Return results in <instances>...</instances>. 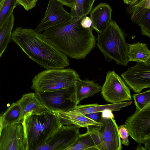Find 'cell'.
Wrapping results in <instances>:
<instances>
[{"label": "cell", "instance_id": "cell-1", "mask_svg": "<svg viewBox=\"0 0 150 150\" xmlns=\"http://www.w3.org/2000/svg\"><path fill=\"white\" fill-rule=\"evenodd\" d=\"M81 20L52 27L42 34L67 56L84 59L95 47L96 40L91 28H84L81 26Z\"/></svg>", "mask_w": 150, "mask_h": 150}, {"label": "cell", "instance_id": "cell-2", "mask_svg": "<svg viewBox=\"0 0 150 150\" xmlns=\"http://www.w3.org/2000/svg\"><path fill=\"white\" fill-rule=\"evenodd\" d=\"M11 39L29 58L46 69L69 65L67 57L35 29L17 27L12 32Z\"/></svg>", "mask_w": 150, "mask_h": 150}, {"label": "cell", "instance_id": "cell-3", "mask_svg": "<svg viewBox=\"0 0 150 150\" xmlns=\"http://www.w3.org/2000/svg\"><path fill=\"white\" fill-rule=\"evenodd\" d=\"M21 124L26 150H35L62 125L56 115L47 109L38 114L27 113Z\"/></svg>", "mask_w": 150, "mask_h": 150}, {"label": "cell", "instance_id": "cell-4", "mask_svg": "<svg viewBox=\"0 0 150 150\" xmlns=\"http://www.w3.org/2000/svg\"><path fill=\"white\" fill-rule=\"evenodd\" d=\"M127 35L112 19L103 31L98 34L96 44L106 61L114 60L118 64L127 65L129 44L125 41Z\"/></svg>", "mask_w": 150, "mask_h": 150}, {"label": "cell", "instance_id": "cell-5", "mask_svg": "<svg viewBox=\"0 0 150 150\" xmlns=\"http://www.w3.org/2000/svg\"><path fill=\"white\" fill-rule=\"evenodd\" d=\"M80 79L76 71L70 68L47 69L33 79L31 88L35 93L54 91L75 85Z\"/></svg>", "mask_w": 150, "mask_h": 150}, {"label": "cell", "instance_id": "cell-6", "mask_svg": "<svg viewBox=\"0 0 150 150\" xmlns=\"http://www.w3.org/2000/svg\"><path fill=\"white\" fill-rule=\"evenodd\" d=\"M74 85L59 89L35 93L46 109L52 112L69 111L76 108L78 103Z\"/></svg>", "mask_w": 150, "mask_h": 150}, {"label": "cell", "instance_id": "cell-7", "mask_svg": "<svg viewBox=\"0 0 150 150\" xmlns=\"http://www.w3.org/2000/svg\"><path fill=\"white\" fill-rule=\"evenodd\" d=\"M129 135L136 142L144 144L150 139V102L127 118L125 124Z\"/></svg>", "mask_w": 150, "mask_h": 150}, {"label": "cell", "instance_id": "cell-8", "mask_svg": "<svg viewBox=\"0 0 150 150\" xmlns=\"http://www.w3.org/2000/svg\"><path fill=\"white\" fill-rule=\"evenodd\" d=\"M101 91L104 100L112 103L132 100L129 88L122 78L113 71L107 72Z\"/></svg>", "mask_w": 150, "mask_h": 150}, {"label": "cell", "instance_id": "cell-9", "mask_svg": "<svg viewBox=\"0 0 150 150\" xmlns=\"http://www.w3.org/2000/svg\"><path fill=\"white\" fill-rule=\"evenodd\" d=\"M121 76L126 85L136 93L150 87V59L137 62L134 66L122 73Z\"/></svg>", "mask_w": 150, "mask_h": 150}, {"label": "cell", "instance_id": "cell-10", "mask_svg": "<svg viewBox=\"0 0 150 150\" xmlns=\"http://www.w3.org/2000/svg\"><path fill=\"white\" fill-rule=\"evenodd\" d=\"M74 126L62 125L36 150H66L80 134Z\"/></svg>", "mask_w": 150, "mask_h": 150}, {"label": "cell", "instance_id": "cell-11", "mask_svg": "<svg viewBox=\"0 0 150 150\" xmlns=\"http://www.w3.org/2000/svg\"><path fill=\"white\" fill-rule=\"evenodd\" d=\"M114 118L101 116L102 125L96 127L100 150H121L122 148L118 126Z\"/></svg>", "mask_w": 150, "mask_h": 150}, {"label": "cell", "instance_id": "cell-12", "mask_svg": "<svg viewBox=\"0 0 150 150\" xmlns=\"http://www.w3.org/2000/svg\"><path fill=\"white\" fill-rule=\"evenodd\" d=\"M71 18L70 13L63 5L56 0H49L44 15L35 29L41 33L52 27L68 22Z\"/></svg>", "mask_w": 150, "mask_h": 150}, {"label": "cell", "instance_id": "cell-13", "mask_svg": "<svg viewBox=\"0 0 150 150\" xmlns=\"http://www.w3.org/2000/svg\"><path fill=\"white\" fill-rule=\"evenodd\" d=\"M0 150H26L21 124H14L3 127L0 138Z\"/></svg>", "mask_w": 150, "mask_h": 150}, {"label": "cell", "instance_id": "cell-14", "mask_svg": "<svg viewBox=\"0 0 150 150\" xmlns=\"http://www.w3.org/2000/svg\"><path fill=\"white\" fill-rule=\"evenodd\" d=\"M126 10L132 21L140 26L142 35L150 38V0H139Z\"/></svg>", "mask_w": 150, "mask_h": 150}, {"label": "cell", "instance_id": "cell-15", "mask_svg": "<svg viewBox=\"0 0 150 150\" xmlns=\"http://www.w3.org/2000/svg\"><path fill=\"white\" fill-rule=\"evenodd\" d=\"M112 10L109 4L101 3L92 9L90 18L92 22L91 28L98 34L101 33L112 20Z\"/></svg>", "mask_w": 150, "mask_h": 150}, {"label": "cell", "instance_id": "cell-16", "mask_svg": "<svg viewBox=\"0 0 150 150\" xmlns=\"http://www.w3.org/2000/svg\"><path fill=\"white\" fill-rule=\"evenodd\" d=\"M97 127L87 128L86 132L80 134L74 143L66 150H100Z\"/></svg>", "mask_w": 150, "mask_h": 150}, {"label": "cell", "instance_id": "cell-17", "mask_svg": "<svg viewBox=\"0 0 150 150\" xmlns=\"http://www.w3.org/2000/svg\"><path fill=\"white\" fill-rule=\"evenodd\" d=\"M54 112L58 117L62 125L74 126L81 127H99L102 123L96 122L84 115L69 111H55Z\"/></svg>", "mask_w": 150, "mask_h": 150}, {"label": "cell", "instance_id": "cell-18", "mask_svg": "<svg viewBox=\"0 0 150 150\" xmlns=\"http://www.w3.org/2000/svg\"><path fill=\"white\" fill-rule=\"evenodd\" d=\"M16 103L20 109V120L21 124L24 116L27 113L38 114L46 110L38 99L35 93L23 94Z\"/></svg>", "mask_w": 150, "mask_h": 150}, {"label": "cell", "instance_id": "cell-19", "mask_svg": "<svg viewBox=\"0 0 150 150\" xmlns=\"http://www.w3.org/2000/svg\"><path fill=\"white\" fill-rule=\"evenodd\" d=\"M132 101L122 102L117 103L100 105L97 103L77 105L75 109L69 112L79 114L85 115L96 112H102L109 110L112 111H120L122 108L130 105Z\"/></svg>", "mask_w": 150, "mask_h": 150}, {"label": "cell", "instance_id": "cell-20", "mask_svg": "<svg viewBox=\"0 0 150 150\" xmlns=\"http://www.w3.org/2000/svg\"><path fill=\"white\" fill-rule=\"evenodd\" d=\"M75 96L78 104L85 98L91 97L101 90L102 86L93 80L88 79H80L76 83Z\"/></svg>", "mask_w": 150, "mask_h": 150}, {"label": "cell", "instance_id": "cell-21", "mask_svg": "<svg viewBox=\"0 0 150 150\" xmlns=\"http://www.w3.org/2000/svg\"><path fill=\"white\" fill-rule=\"evenodd\" d=\"M128 61L145 62L150 59V51L146 44L138 42L129 44Z\"/></svg>", "mask_w": 150, "mask_h": 150}, {"label": "cell", "instance_id": "cell-22", "mask_svg": "<svg viewBox=\"0 0 150 150\" xmlns=\"http://www.w3.org/2000/svg\"><path fill=\"white\" fill-rule=\"evenodd\" d=\"M14 20L12 13L0 27V58L11 39Z\"/></svg>", "mask_w": 150, "mask_h": 150}, {"label": "cell", "instance_id": "cell-23", "mask_svg": "<svg viewBox=\"0 0 150 150\" xmlns=\"http://www.w3.org/2000/svg\"><path fill=\"white\" fill-rule=\"evenodd\" d=\"M96 0H76L75 7L71 8L70 13L71 21L82 19L91 12L93 4Z\"/></svg>", "mask_w": 150, "mask_h": 150}, {"label": "cell", "instance_id": "cell-24", "mask_svg": "<svg viewBox=\"0 0 150 150\" xmlns=\"http://www.w3.org/2000/svg\"><path fill=\"white\" fill-rule=\"evenodd\" d=\"M20 110L16 102L13 103L1 115L3 127L9 125L20 123Z\"/></svg>", "mask_w": 150, "mask_h": 150}, {"label": "cell", "instance_id": "cell-25", "mask_svg": "<svg viewBox=\"0 0 150 150\" xmlns=\"http://www.w3.org/2000/svg\"><path fill=\"white\" fill-rule=\"evenodd\" d=\"M18 3L16 0H5L0 10V27L13 13Z\"/></svg>", "mask_w": 150, "mask_h": 150}, {"label": "cell", "instance_id": "cell-26", "mask_svg": "<svg viewBox=\"0 0 150 150\" xmlns=\"http://www.w3.org/2000/svg\"><path fill=\"white\" fill-rule=\"evenodd\" d=\"M136 109L140 110L150 102V90L144 92L134 94L132 95Z\"/></svg>", "mask_w": 150, "mask_h": 150}, {"label": "cell", "instance_id": "cell-27", "mask_svg": "<svg viewBox=\"0 0 150 150\" xmlns=\"http://www.w3.org/2000/svg\"><path fill=\"white\" fill-rule=\"evenodd\" d=\"M119 134L120 137L121 144L126 146L129 144L128 137L129 134L125 124H122L118 127Z\"/></svg>", "mask_w": 150, "mask_h": 150}, {"label": "cell", "instance_id": "cell-28", "mask_svg": "<svg viewBox=\"0 0 150 150\" xmlns=\"http://www.w3.org/2000/svg\"><path fill=\"white\" fill-rule=\"evenodd\" d=\"M18 4L22 6L28 11L35 7L38 0H16Z\"/></svg>", "mask_w": 150, "mask_h": 150}, {"label": "cell", "instance_id": "cell-29", "mask_svg": "<svg viewBox=\"0 0 150 150\" xmlns=\"http://www.w3.org/2000/svg\"><path fill=\"white\" fill-rule=\"evenodd\" d=\"M92 22L90 17L85 16L81 20L80 22L81 26L84 28H91Z\"/></svg>", "mask_w": 150, "mask_h": 150}, {"label": "cell", "instance_id": "cell-30", "mask_svg": "<svg viewBox=\"0 0 150 150\" xmlns=\"http://www.w3.org/2000/svg\"><path fill=\"white\" fill-rule=\"evenodd\" d=\"M101 112H93L84 115L96 122H100Z\"/></svg>", "mask_w": 150, "mask_h": 150}, {"label": "cell", "instance_id": "cell-31", "mask_svg": "<svg viewBox=\"0 0 150 150\" xmlns=\"http://www.w3.org/2000/svg\"><path fill=\"white\" fill-rule=\"evenodd\" d=\"M62 5L67 6L71 8L75 6L76 0H56Z\"/></svg>", "mask_w": 150, "mask_h": 150}, {"label": "cell", "instance_id": "cell-32", "mask_svg": "<svg viewBox=\"0 0 150 150\" xmlns=\"http://www.w3.org/2000/svg\"><path fill=\"white\" fill-rule=\"evenodd\" d=\"M112 111L109 110H104L101 112V116L105 117H111L114 118V116L112 112Z\"/></svg>", "mask_w": 150, "mask_h": 150}, {"label": "cell", "instance_id": "cell-33", "mask_svg": "<svg viewBox=\"0 0 150 150\" xmlns=\"http://www.w3.org/2000/svg\"><path fill=\"white\" fill-rule=\"evenodd\" d=\"M144 148L146 149L150 150V139L146 140L144 143Z\"/></svg>", "mask_w": 150, "mask_h": 150}, {"label": "cell", "instance_id": "cell-34", "mask_svg": "<svg viewBox=\"0 0 150 150\" xmlns=\"http://www.w3.org/2000/svg\"><path fill=\"white\" fill-rule=\"evenodd\" d=\"M124 3L127 5H130L132 4L134 0H123Z\"/></svg>", "mask_w": 150, "mask_h": 150}, {"label": "cell", "instance_id": "cell-35", "mask_svg": "<svg viewBox=\"0 0 150 150\" xmlns=\"http://www.w3.org/2000/svg\"><path fill=\"white\" fill-rule=\"evenodd\" d=\"M136 149L137 150H147L144 147H143L142 146L141 144H139L138 145Z\"/></svg>", "mask_w": 150, "mask_h": 150}, {"label": "cell", "instance_id": "cell-36", "mask_svg": "<svg viewBox=\"0 0 150 150\" xmlns=\"http://www.w3.org/2000/svg\"><path fill=\"white\" fill-rule=\"evenodd\" d=\"M3 128V127L2 125V120H1V115H0V138L1 136V131L2 130V129Z\"/></svg>", "mask_w": 150, "mask_h": 150}, {"label": "cell", "instance_id": "cell-37", "mask_svg": "<svg viewBox=\"0 0 150 150\" xmlns=\"http://www.w3.org/2000/svg\"><path fill=\"white\" fill-rule=\"evenodd\" d=\"M5 0H0V10L1 9Z\"/></svg>", "mask_w": 150, "mask_h": 150}, {"label": "cell", "instance_id": "cell-38", "mask_svg": "<svg viewBox=\"0 0 150 150\" xmlns=\"http://www.w3.org/2000/svg\"><path fill=\"white\" fill-rule=\"evenodd\" d=\"M139 0H134L133 1V2L132 3V4H130V5L133 4H134L135 3H136Z\"/></svg>", "mask_w": 150, "mask_h": 150}]
</instances>
